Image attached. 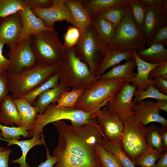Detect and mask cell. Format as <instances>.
<instances>
[{
    "instance_id": "obj_15",
    "label": "cell",
    "mask_w": 167,
    "mask_h": 167,
    "mask_svg": "<svg viewBox=\"0 0 167 167\" xmlns=\"http://www.w3.org/2000/svg\"><path fill=\"white\" fill-rule=\"evenodd\" d=\"M148 8L143 28L147 45L159 29L167 25V10L163 8Z\"/></svg>"
},
{
    "instance_id": "obj_5",
    "label": "cell",
    "mask_w": 167,
    "mask_h": 167,
    "mask_svg": "<svg viewBox=\"0 0 167 167\" xmlns=\"http://www.w3.org/2000/svg\"><path fill=\"white\" fill-rule=\"evenodd\" d=\"M60 65V62L52 65L39 63L34 68L19 74H8L9 90L12 98H21L45 82L58 71Z\"/></svg>"
},
{
    "instance_id": "obj_50",
    "label": "cell",
    "mask_w": 167,
    "mask_h": 167,
    "mask_svg": "<svg viewBox=\"0 0 167 167\" xmlns=\"http://www.w3.org/2000/svg\"><path fill=\"white\" fill-rule=\"evenodd\" d=\"M158 161L153 167H167V151L160 154Z\"/></svg>"
},
{
    "instance_id": "obj_34",
    "label": "cell",
    "mask_w": 167,
    "mask_h": 167,
    "mask_svg": "<svg viewBox=\"0 0 167 167\" xmlns=\"http://www.w3.org/2000/svg\"><path fill=\"white\" fill-rule=\"evenodd\" d=\"M129 6L135 24L139 28L143 31V23L148 7L142 4L139 0H129Z\"/></svg>"
},
{
    "instance_id": "obj_22",
    "label": "cell",
    "mask_w": 167,
    "mask_h": 167,
    "mask_svg": "<svg viewBox=\"0 0 167 167\" xmlns=\"http://www.w3.org/2000/svg\"><path fill=\"white\" fill-rule=\"evenodd\" d=\"M5 141L8 142L7 147L16 144L19 146L22 152L21 156L16 160L10 161L12 163H18L20 167H30L29 165L26 162V158L27 154L29 151L33 147L37 145L46 144L45 142L43 134L39 135L32 137L31 139L19 140L16 139H6L1 137L0 132V140Z\"/></svg>"
},
{
    "instance_id": "obj_14",
    "label": "cell",
    "mask_w": 167,
    "mask_h": 167,
    "mask_svg": "<svg viewBox=\"0 0 167 167\" xmlns=\"http://www.w3.org/2000/svg\"><path fill=\"white\" fill-rule=\"evenodd\" d=\"M18 12L21 18L22 26L18 42L41 31L53 29L47 27L43 20L33 12L28 4L24 10Z\"/></svg>"
},
{
    "instance_id": "obj_16",
    "label": "cell",
    "mask_w": 167,
    "mask_h": 167,
    "mask_svg": "<svg viewBox=\"0 0 167 167\" xmlns=\"http://www.w3.org/2000/svg\"><path fill=\"white\" fill-rule=\"evenodd\" d=\"M22 26L19 12L0 19V40L9 48L18 42Z\"/></svg>"
},
{
    "instance_id": "obj_7",
    "label": "cell",
    "mask_w": 167,
    "mask_h": 167,
    "mask_svg": "<svg viewBox=\"0 0 167 167\" xmlns=\"http://www.w3.org/2000/svg\"><path fill=\"white\" fill-rule=\"evenodd\" d=\"M75 48L77 56L96 76L107 47L98 36L92 23L80 35Z\"/></svg>"
},
{
    "instance_id": "obj_47",
    "label": "cell",
    "mask_w": 167,
    "mask_h": 167,
    "mask_svg": "<svg viewBox=\"0 0 167 167\" xmlns=\"http://www.w3.org/2000/svg\"><path fill=\"white\" fill-rule=\"evenodd\" d=\"M12 150L0 147V167H9L8 161Z\"/></svg>"
},
{
    "instance_id": "obj_21",
    "label": "cell",
    "mask_w": 167,
    "mask_h": 167,
    "mask_svg": "<svg viewBox=\"0 0 167 167\" xmlns=\"http://www.w3.org/2000/svg\"><path fill=\"white\" fill-rule=\"evenodd\" d=\"M0 123L6 126L14 124L22 126L20 115L11 95H8L0 103Z\"/></svg>"
},
{
    "instance_id": "obj_25",
    "label": "cell",
    "mask_w": 167,
    "mask_h": 167,
    "mask_svg": "<svg viewBox=\"0 0 167 167\" xmlns=\"http://www.w3.org/2000/svg\"><path fill=\"white\" fill-rule=\"evenodd\" d=\"M133 51L121 52L107 48L104 58L96 74L98 77L109 68L118 64L123 60L127 61L132 57Z\"/></svg>"
},
{
    "instance_id": "obj_13",
    "label": "cell",
    "mask_w": 167,
    "mask_h": 167,
    "mask_svg": "<svg viewBox=\"0 0 167 167\" xmlns=\"http://www.w3.org/2000/svg\"><path fill=\"white\" fill-rule=\"evenodd\" d=\"M31 9L49 28H55V22L63 21H66L76 27L71 11L65 3V0H52V6L50 7L33 8Z\"/></svg>"
},
{
    "instance_id": "obj_11",
    "label": "cell",
    "mask_w": 167,
    "mask_h": 167,
    "mask_svg": "<svg viewBox=\"0 0 167 167\" xmlns=\"http://www.w3.org/2000/svg\"><path fill=\"white\" fill-rule=\"evenodd\" d=\"M95 113L103 139L110 143L120 142L124 124L118 115L111 112L105 107L98 109Z\"/></svg>"
},
{
    "instance_id": "obj_17",
    "label": "cell",
    "mask_w": 167,
    "mask_h": 167,
    "mask_svg": "<svg viewBox=\"0 0 167 167\" xmlns=\"http://www.w3.org/2000/svg\"><path fill=\"white\" fill-rule=\"evenodd\" d=\"M134 114L140 122L146 126L152 122H157L162 127H167V120L160 114L156 102L151 101H142L132 108Z\"/></svg>"
},
{
    "instance_id": "obj_30",
    "label": "cell",
    "mask_w": 167,
    "mask_h": 167,
    "mask_svg": "<svg viewBox=\"0 0 167 167\" xmlns=\"http://www.w3.org/2000/svg\"><path fill=\"white\" fill-rule=\"evenodd\" d=\"M58 72L53 75L47 81L41 84L23 96L25 100L32 105L38 96L46 90L54 88L59 83Z\"/></svg>"
},
{
    "instance_id": "obj_45",
    "label": "cell",
    "mask_w": 167,
    "mask_h": 167,
    "mask_svg": "<svg viewBox=\"0 0 167 167\" xmlns=\"http://www.w3.org/2000/svg\"><path fill=\"white\" fill-rule=\"evenodd\" d=\"M148 8H163L167 10V0H139Z\"/></svg>"
},
{
    "instance_id": "obj_8",
    "label": "cell",
    "mask_w": 167,
    "mask_h": 167,
    "mask_svg": "<svg viewBox=\"0 0 167 167\" xmlns=\"http://www.w3.org/2000/svg\"><path fill=\"white\" fill-rule=\"evenodd\" d=\"M32 45L39 62L47 65L60 62L65 49L55 28L33 35Z\"/></svg>"
},
{
    "instance_id": "obj_42",
    "label": "cell",
    "mask_w": 167,
    "mask_h": 167,
    "mask_svg": "<svg viewBox=\"0 0 167 167\" xmlns=\"http://www.w3.org/2000/svg\"><path fill=\"white\" fill-rule=\"evenodd\" d=\"M9 92L7 72L6 71H0V104Z\"/></svg>"
},
{
    "instance_id": "obj_23",
    "label": "cell",
    "mask_w": 167,
    "mask_h": 167,
    "mask_svg": "<svg viewBox=\"0 0 167 167\" xmlns=\"http://www.w3.org/2000/svg\"><path fill=\"white\" fill-rule=\"evenodd\" d=\"M70 90V88L59 83L56 87L48 89L40 94L32 105L38 114H41L50 104L57 103L63 92Z\"/></svg>"
},
{
    "instance_id": "obj_2",
    "label": "cell",
    "mask_w": 167,
    "mask_h": 167,
    "mask_svg": "<svg viewBox=\"0 0 167 167\" xmlns=\"http://www.w3.org/2000/svg\"><path fill=\"white\" fill-rule=\"evenodd\" d=\"M58 72L59 83L72 89L89 88L98 79L77 56L75 46L65 47Z\"/></svg>"
},
{
    "instance_id": "obj_9",
    "label": "cell",
    "mask_w": 167,
    "mask_h": 167,
    "mask_svg": "<svg viewBox=\"0 0 167 167\" xmlns=\"http://www.w3.org/2000/svg\"><path fill=\"white\" fill-rule=\"evenodd\" d=\"M123 124L120 143L124 152L134 161L150 147L146 139V128L134 114L127 118Z\"/></svg>"
},
{
    "instance_id": "obj_20",
    "label": "cell",
    "mask_w": 167,
    "mask_h": 167,
    "mask_svg": "<svg viewBox=\"0 0 167 167\" xmlns=\"http://www.w3.org/2000/svg\"><path fill=\"white\" fill-rule=\"evenodd\" d=\"M65 3L71 11L80 35L84 33L88 27L92 23V19L83 6L82 0H65Z\"/></svg>"
},
{
    "instance_id": "obj_1",
    "label": "cell",
    "mask_w": 167,
    "mask_h": 167,
    "mask_svg": "<svg viewBox=\"0 0 167 167\" xmlns=\"http://www.w3.org/2000/svg\"><path fill=\"white\" fill-rule=\"evenodd\" d=\"M53 123L58 134L52 153L57 160L55 167H101L95 147L100 145L103 138L96 118L80 126L64 120Z\"/></svg>"
},
{
    "instance_id": "obj_26",
    "label": "cell",
    "mask_w": 167,
    "mask_h": 167,
    "mask_svg": "<svg viewBox=\"0 0 167 167\" xmlns=\"http://www.w3.org/2000/svg\"><path fill=\"white\" fill-rule=\"evenodd\" d=\"M136 51L140 59L148 63L156 64L167 61V49L161 45L154 44Z\"/></svg>"
},
{
    "instance_id": "obj_6",
    "label": "cell",
    "mask_w": 167,
    "mask_h": 167,
    "mask_svg": "<svg viewBox=\"0 0 167 167\" xmlns=\"http://www.w3.org/2000/svg\"><path fill=\"white\" fill-rule=\"evenodd\" d=\"M146 45L144 35L135 24L129 6L121 22L116 27L108 48L125 52L144 49Z\"/></svg>"
},
{
    "instance_id": "obj_41",
    "label": "cell",
    "mask_w": 167,
    "mask_h": 167,
    "mask_svg": "<svg viewBox=\"0 0 167 167\" xmlns=\"http://www.w3.org/2000/svg\"><path fill=\"white\" fill-rule=\"evenodd\" d=\"M154 44H159L165 47L167 45V25L163 27L156 32L149 44L148 47Z\"/></svg>"
},
{
    "instance_id": "obj_43",
    "label": "cell",
    "mask_w": 167,
    "mask_h": 167,
    "mask_svg": "<svg viewBox=\"0 0 167 167\" xmlns=\"http://www.w3.org/2000/svg\"><path fill=\"white\" fill-rule=\"evenodd\" d=\"M154 77H159L167 80V61L161 62L150 71L149 79H151Z\"/></svg>"
},
{
    "instance_id": "obj_24",
    "label": "cell",
    "mask_w": 167,
    "mask_h": 167,
    "mask_svg": "<svg viewBox=\"0 0 167 167\" xmlns=\"http://www.w3.org/2000/svg\"><path fill=\"white\" fill-rule=\"evenodd\" d=\"M136 66L135 60L132 57L125 63L114 66L98 78L103 79H118L129 83L131 79L136 75V73L133 71Z\"/></svg>"
},
{
    "instance_id": "obj_48",
    "label": "cell",
    "mask_w": 167,
    "mask_h": 167,
    "mask_svg": "<svg viewBox=\"0 0 167 167\" xmlns=\"http://www.w3.org/2000/svg\"><path fill=\"white\" fill-rule=\"evenodd\" d=\"M45 146L46 149V159L44 162H41L37 167H53L54 165L57 162V159L50 154L49 149L46 144Z\"/></svg>"
},
{
    "instance_id": "obj_38",
    "label": "cell",
    "mask_w": 167,
    "mask_h": 167,
    "mask_svg": "<svg viewBox=\"0 0 167 167\" xmlns=\"http://www.w3.org/2000/svg\"><path fill=\"white\" fill-rule=\"evenodd\" d=\"M129 7V5L126 7L113 8L105 11L100 16L116 27L121 22Z\"/></svg>"
},
{
    "instance_id": "obj_31",
    "label": "cell",
    "mask_w": 167,
    "mask_h": 167,
    "mask_svg": "<svg viewBox=\"0 0 167 167\" xmlns=\"http://www.w3.org/2000/svg\"><path fill=\"white\" fill-rule=\"evenodd\" d=\"M146 128V139L148 145L151 147L155 148L160 154L165 152L160 128L153 124Z\"/></svg>"
},
{
    "instance_id": "obj_12",
    "label": "cell",
    "mask_w": 167,
    "mask_h": 167,
    "mask_svg": "<svg viewBox=\"0 0 167 167\" xmlns=\"http://www.w3.org/2000/svg\"><path fill=\"white\" fill-rule=\"evenodd\" d=\"M136 88L129 83L124 82L113 98L108 101L105 107L111 112L117 114L123 122L133 114L132 108L135 105L133 97Z\"/></svg>"
},
{
    "instance_id": "obj_32",
    "label": "cell",
    "mask_w": 167,
    "mask_h": 167,
    "mask_svg": "<svg viewBox=\"0 0 167 167\" xmlns=\"http://www.w3.org/2000/svg\"><path fill=\"white\" fill-rule=\"evenodd\" d=\"M27 4L25 0H0V19L24 10Z\"/></svg>"
},
{
    "instance_id": "obj_10",
    "label": "cell",
    "mask_w": 167,
    "mask_h": 167,
    "mask_svg": "<svg viewBox=\"0 0 167 167\" xmlns=\"http://www.w3.org/2000/svg\"><path fill=\"white\" fill-rule=\"evenodd\" d=\"M32 37L18 42L9 48L7 53L8 74H19L34 68L39 63L32 47Z\"/></svg>"
},
{
    "instance_id": "obj_52",
    "label": "cell",
    "mask_w": 167,
    "mask_h": 167,
    "mask_svg": "<svg viewBox=\"0 0 167 167\" xmlns=\"http://www.w3.org/2000/svg\"><path fill=\"white\" fill-rule=\"evenodd\" d=\"M156 104L159 110H163L167 112V100H158Z\"/></svg>"
},
{
    "instance_id": "obj_18",
    "label": "cell",
    "mask_w": 167,
    "mask_h": 167,
    "mask_svg": "<svg viewBox=\"0 0 167 167\" xmlns=\"http://www.w3.org/2000/svg\"><path fill=\"white\" fill-rule=\"evenodd\" d=\"M132 57L135 61L137 68V72L133 77L129 83L136 88V90L143 91L147 89L150 84V79L148 78L150 71L161 63L153 64L146 62L138 56L136 50L133 52Z\"/></svg>"
},
{
    "instance_id": "obj_36",
    "label": "cell",
    "mask_w": 167,
    "mask_h": 167,
    "mask_svg": "<svg viewBox=\"0 0 167 167\" xmlns=\"http://www.w3.org/2000/svg\"><path fill=\"white\" fill-rule=\"evenodd\" d=\"M161 154L155 148L149 147L134 161L135 165L140 167H153Z\"/></svg>"
},
{
    "instance_id": "obj_27",
    "label": "cell",
    "mask_w": 167,
    "mask_h": 167,
    "mask_svg": "<svg viewBox=\"0 0 167 167\" xmlns=\"http://www.w3.org/2000/svg\"><path fill=\"white\" fill-rule=\"evenodd\" d=\"M14 101L20 115L22 126L27 130L34 122L38 113L30 104L24 99L20 98Z\"/></svg>"
},
{
    "instance_id": "obj_46",
    "label": "cell",
    "mask_w": 167,
    "mask_h": 167,
    "mask_svg": "<svg viewBox=\"0 0 167 167\" xmlns=\"http://www.w3.org/2000/svg\"><path fill=\"white\" fill-rule=\"evenodd\" d=\"M31 8H44L51 7L52 0H25Z\"/></svg>"
},
{
    "instance_id": "obj_39",
    "label": "cell",
    "mask_w": 167,
    "mask_h": 167,
    "mask_svg": "<svg viewBox=\"0 0 167 167\" xmlns=\"http://www.w3.org/2000/svg\"><path fill=\"white\" fill-rule=\"evenodd\" d=\"M95 149L99 158L101 167H122L116 158L101 145H96Z\"/></svg>"
},
{
    "instance_id": "obj_28",
    "label": "cell",
    "mask_w": 167,
    "mask_h": 167,
    "mask_svg": "<svg viewBox=\"0 0 167 167\" xmlns=\"http://www.w3.org/2000/svg\"><path fill=\"white\" fill-rule=\"evenodd\" d=\"M92 24L98 36L108 48L116 27L100 15L92 19Z\"/></svg>"
},
{
    "instance_id": "obj_44",
    "label": "cell",
    "mask_w": 167,
    "mask_h": 167,
    "mask_svg": "<svg viewBox=\"0 0 167 167\" xmlns=\"http://www.w3.org/2000/svg\"><path fill=\"white\" fill-rule=\"evenodd\" d=\"M150 84L155 85L160 92L167 95V80L159 77H154L150 79Z\"/></svg>"
},
{
    "instance_id": "obj_29",
    "label": "cell",
    "mask_w": 167,
    "mask_h": 167,
    "mask_svg": "<svg viewBox=\"0 0 167 167\" xmlns=\"http://www.w3.org/2000/svg\"><path fill=\"white\" fill-rule=\"evenodd\" d=\"M100 145L113 156L122 167H136L134 161L131 160L124 152L120 142L110 143L103 138Z\"/></svg>"
},
{
    "instance_id": "obj_4",
    "label": "cell",
    "mask_w": 167,
    "mask_h": 167,
    "mask_svg": "<svg viewBox=\"0 0 167 167\" xmlns=\"http://www.w3.org/2000/svg\"><path fill=\"white\" fill-rule=\"evenodd\" d=\"M123 83L119 79L98 78L91 87L83 90L75 109L88 113H95L113 98Z\"/></svg>"
},
{
    "instance_id": "obj_19",
    "label": "cell",
    "mask_w": 167,
    "mask_h": 167,
    "mask_svg": "<svg viewBox=\"0 0 167 167\" xmlns=\"http://www.w3.org/2000/svg\"><path fill=\"white\" fill-rule=\"evenodd\" d=\"M81 0L83 6L92 19L110 9L126 7L129 5V0Z\"/></svg>"
},
{
    "instance_id": "obj_37",
    "label": "cell",
    "mask_w": 167,
    "mask_h": 167,
    "mask_svg": "<svg viewBox=\"0 0 167 167\" xmlns=\"http://www.w3.org/2000/svg\"><path fill=\"white\" fill-rule=\"evenodd\" d=\"M1 135L3 139H6L19 140L20 136L28 137V133L27 130L23 126H6L0 123Z\"/></svg>"
},
{
    "instance_id": "obj_49",
    "label": "cell",
    "mask_w": 167,
    "mask_h": 167,
    "mask_svg": "<svg viewBox=\"0 0 167 167\" xmlns=\"http://www.w3.org/2000/svg\"><path fill=\"white\" fill-rule=\"evenodd\" d=\"M5 45L4 42L0 40V71H7L9 64L8 59L2 54L3 48Z\"/></svg>"
},
{
    "instance_id": "obj_51",
    "label": "cell",
    "mask_w": 167,
    "mask_h": 167,
    "mask_svg": "<svg viewBox=\"0 0 167 167\" xmlns=\"http://www.w3.org/2000/svg\"><path fill=\"white\" fill-rule=\"evenodd\" d=\"M162 144L165 152L167 151V127L160 128Z\"/></svg>"
},
{
    "instance_id": "obj_40",
    "label": "cell",
    "mask_w": 167,
    "mask_h": 167,
    "mask_svg": "<svg viewBox=\"0 0 167 167\" xmlns=\"http://www.w3.org/2000/svg\"><path fill=\"white\" fill-rule=\"evenodd\" d=\"M80 35V31L76 27L72 25L68 27L63 36L64 46L68 48L75 46Z\"/></svg>"
},
{
    "instance_id": "obj_35",
    "label": "cell",
    "mask_w": 167,
    "mask_h": 167,
    "mask_svg": "<svg viewBox=\"0 0 167 167\" xmlns=\"http://www.w3.org/2000/svg\"><path fill=\"white\" fill-rule=\"evenodd\" d=\"M70 91H65L61 94L57 101L58 106L75 109L83 90L72 89Z\"/></svg>"
},
{
    "instance_id": "obj_33",
    "label": "cell",
    "mask_w": 167,
    "mask_h": 167,
    "mask_svg": "<svg viewBox=\"0 0 167 167\" xmlns=\"http://www.w3.org/2000/svg\"><path fill=\"white\" fill-rule=\"evenodd\" d=\"M132 101L135 105L147 98H152L158 100H167V95L160 92L156 88L155 85L150 84L148 88L143 91L136 90Z\"/></svg>"
},
{
    "instance_id": "obj_3",
    "label": "cell",
    "mask_w": 167,
    "mask_h": 167,
    "mask_svg": "<svg viewBox=\"0 0 167 167\" xmlns=\"http://www.w3.org/2000/svg\"><path fill=\"white\" fill-rule=\"evenodd\" d=\"M95 118V114L88 113L75 109L58 106L57 103L49 105L45 111L38 114L32 125L27 130L28 137L36 136L43 134L44 127L50 123L67 120L71 125L80 126L90 123Z\"/></svg>"
}]
</instances>
